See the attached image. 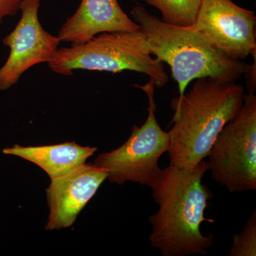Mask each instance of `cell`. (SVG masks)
<instances>
[{
  "instance_id": "cell-1",
  "label": "cell",
  "mask_w": 256,
  "mask_h": 256,
  "mask_svg": "<svg viewBox=\"0 0 256 256\" xmlns=\"http://www.w3.org/2000/svg\"><path fill=\"white\" fill-rule=\"evenodd\" d=\"M207 170L204 160L192 172L170 164L150 186L159 210L149 218V240L163 256L205 255L213 246L214 236L203 235L200 229L204 222H215L204 216L213 196L202 183Z\"/></svg>"
},
{
  "instance_id": "cell-2",
  "label": "cell",
  "mask_w": 256,
  "mask_h": 256,
  "mask_svg": "<svg viewBox=\"0 0 256 256\" xmlns=\"http://www.w3.org/2000/svg\"><path fill=\"white\" fill-rule=\"evenodd\" d=\"M244 88L232 80L196 79L190 92L171 102L170 164L192 172L203 161L226 124L244 104Z\"/></svg>"
},
{
  "instance_id": "cell-3",
  "label": "cell",
  "mask_w": 256,
  "mask_h": 256,
  "mask_svg": "<svg viewBox=\"0 0 256 256\" xmlns=\"http://www.w3.org/2000/svg\"><path fill=\"white\" fill-rule=\"evenodd\" d=\"M133 20L142 32L151 55L171 68L178 82V97L196 79L212 78L236 82L248 72L250 65L226 56L192 26L165 23L141 5L131 11Z\"/></svg>"
},
{
  "instance_id": "cell-4",
  "label": "cell",
  "mask_w": 256,
  "mask_h": 256,
  "mask_svg": "<svg viewBox=\"0 0 256 256\" xmlns=\"http://www.w3.org/2000/svg\"><path fill=\"white\" fill-rule=\"evenodd\" d=\"M48 64L60 75L73 76L74 70H132L146 74L159 88L169 82L164 63L152 57L140 30L104 32L82 44L58 48Z\"/></svg>"
},
{
  "instance_id": "cell-5",
  "label": "cell",
  "mask_w": 256,
  "mask_h": 256,
  "mask_svg": "<svg viewBox=\"0 0 256 256\" xmlns=\"http://www.w3.org/2000/svg\"><path fill=\"white\" fill-rule=\"evenodd\" d=\"M134 86L146 92L149 99L148 118L141 127L133 126L122 146L100 154L94 164L107 170L110 182L121 185L132 182L150 188L162 173L158 162L160 156L169 150L170 134L160 127L154 114V82Z\"/></svg>"
},
{
  "instance_id": "cell-6",
  "label": "cell",
  "mask_w": 256,
  "mask_h": 256,
  "mask_svg": "<svg viewBox=\"0 0 256 256\" xmlns=\"http://www.w3.org/2000/svg\"><path fill=\"white\" fill-rule=\"evenodd\" d=\"M212 180L229 192L256 190V96L249 92L235 118L226 124L208 154Z\"/></svg>"
},
{
  "instance_id": "cell-7",
  "label": "cell",
  "mask_w": 256,
  "mask_h": 256,
  "mask_svg": "<svg viewBox=\"0 0 256 256\" xmlns=\"http://www.w3.org/2000/svg\"><path fill=\"white\" fill-rule=\"evenodd\" d=\"M193 26L230 60H245L256 53L255 13L232 0H201Z\"/></svg>"
},
{
  "instance_id": "cell-8",
  "label": "cell",
  "mask_w": 256,
  "mask_h": 256,
  "mask_svg": "<svg viewBox=\"0 0 256 256\" xmlns=\"http://www.w3.org/2000/svg\"><path fill=\"white\" fill-rule=\"evenodd\" d=\"M42 0H23L21 18L16 28L2 40L9 47L8 60L0 68V92L20 82L22 74L34 66L48 63L62 42L45 31L38 20Z\"/></svg>"
},
{
  "instance_id": "cell-9",
  "label": "cell",
  "mask_w": 256,
  "mask_h": 256,
  "mask_svg": "<svg viewBox=\"0 0 256 256\" xmlns=\"http://www.w3.org/2000/svg\"><path fill=\"white\" fill-rule=\"evenodd\" d=\"M108 176L107 170L94 164L84 163L52 178L46 190L50 216L46 230L72 226Z\"/></svg>"
},
{
  "instance_id": "cell-10",
  "label": "cell",
  "mask_w": 256,
  "mask_h": 256,
  "mask_svg": "<svg viewBox=\"0 0 256 256\" xmlns=\"http://www.w3.org/2000/svg\"><path fill=\"white\" fill-rule=\"evenodd\" d=\"M140 30L121 8L118 0H82L78 9L58 32L62 42L82 44L104 32Z\"/></svg>"
},
{
  "instance_id": "cell-11",
  "label": "cell",
  "mask_w": 256,
  "mask_h": 256,
  "mask_svg": "<svg viewBox=\"0 0 256 256\" xmlns=\"http://www.w3.org/2000/svg\"><path fill=\"white\" fill-rule=\"evenodd\" d=\"M96 151L97 148L79 146L75 142H70L35 146L14 144L4 148L2 152L38 165L52 180L84 164Z\"/></svg>"
},
{
  "instance_id": "cell-12",
  "label": "cell",
  "mask_w": 256,
  "mask_h": 256,
  "mask_svg": "<svg viewBox=\"0 0 256 256\" xmlns=\"http://www.w3.org/2000/svg\"><path fill=\"white\" fill-rule=\"evenodd\" d=\"M160 12L165 23L178 26H192L196 20L201 0H138Z\"/></svg>"
},
{
  "instance_id": "cell-13",
  "label": "cell",
  "mask_w": 256,
  "mask_h": 256,
  "mask_svg": "<svg viewBox=\"0 0 256 256\" xmlns=\"http://www.w3.org/2000/svg\"><path fill=\"white\" fill-rule=\"evenodd\" d=\"M230 256H256V210L246 222L240 234L233 237V245Z\"/></svg>"
},
{
  "instance_id": "cell-14",
  "label": "cell",
  "mask_w": 256,
  "mask_h": 256,
  "mask_svg": "<svg viewBox=\"0 0 256 256\" xmlns=\"http://www.w3.org/2000/svg\"><path fill=\"white\" fill-rule=\"evenodd\" d=\"M22 2L23 0H0V24L6 16L18 14Z\"/></svg>"
}]
</instances>
